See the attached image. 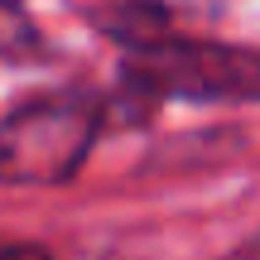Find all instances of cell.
<instances>
[{"label":"cell","mask_w":260,"mask_h":260,"mask_svg":"<svg viewBox=\"0 0 260 260\" xmlns=\"http://www.w3.org/2000/svg\"><path fill=\"white\" fill-rule=\"evenodd\" d=\"M111 125H145L164 102L193 106H251L260 102V48L226 39L164 34L145 48H125L116 73Z\"/></svg>","instance_id":"cell-1"},{"label":"cell","mask_w":260,"mask_h":260,"mask_svg":"<svg viewBox=\"0 0 260 260\" xmlns=\"http://www.w3.org/2000/svg\"><path fill=\"white\" fill-rule=\"evenodd\" d=\"M106 125H111V102L87 87H63V92H44L10 106L0 116V183L10 188L73 183Z\"/></svg>","instance_id":"cell-2"},{"label":"cell","mask_w":260,"mask_h":260,"mask_svg":"<svg viewBox=\"0 0 260 260\" xmlns=\"http://www.w3.org/2000/svg\"><path fill=\"white\" fill-rule=\"evenodd\" d=\"M87 24L121 48H145L178 29V10L169 0H87Z\"/></svg>","instance_id":"cell-3"},{"label":"cell","mask_w":260,"mask_h":260,"mask_svg":"<svg viewBox=\"0 0 260 260\" xmlns=\"http://www.w3.org/2000/svg\"><path fill=\"white\" fill-rule=\"evenodd\" d=\"M53 58V44L34 24L24 0H0V63L10 68H34Z\"/></svg>","instance_id":"cell-4"},{"label":"cell","mask_w":260,"mask_h":260,"mask_svg":"<svg viewBox=\"0 0 260 260\" xmlns=\"http://www.w3.org/2000/svg\"><path fill=\"white\" fill-rule=\"evenodd\" d=\"M0 260H58L48 246L39 241H15V236H0Z\"/></svg>","instance_id":"cell-5"}]
</instances>
